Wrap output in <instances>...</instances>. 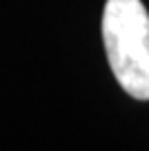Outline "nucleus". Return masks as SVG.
Masks as SVG:
<instances>
[{
  "instance_id": "nucleus-1",
  "label": "nucleus",
  "mask_w": 149,
  "mask_h": 151,
  "mask_svg": "<svg viewBox=\"0 0 149 151\" xmlns=\"http://www.w3.org/2000/svg\"><path fill=\"white\" fill-rule=\"evenodd\" d=\"M103 40L118 85L136 100H149V14L142 0H107Z\"/></svg>"
}]
</instances>
